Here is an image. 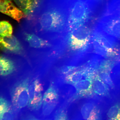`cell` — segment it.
Masks as SVG:
<instances>
[{"instance_id":"6da1fadb","label":"cell","mask_w":120,"mask_h":120,"mask_svg":"<svg viewBox=\"0 0 120 120\" xmlns=\"http://www.w3.org/2000/svg\"><path fill=\"white\" fill-rule=\"evenodd\" d=\"M36 8L25 19L36 33L49 40L67 31V7L62 0H38Z\"/></svg>"},{"instance_id":"7a4b0ae2","label":"cell","mask_w":120,"mask_h":120,"mask_svg":"<svg viewBox=\"0 0 120 120\" xmlns=\"http://www.w3.org/2000/svg\"><path fill=\"white\" fill-rule=\"evenodd\" d=\"M95 0H70L67 3V31L86 24L97 7Z\"/></svg>"},{"instance_id":"3957f363","label":"cell","mask_w":120,"mask_h":120,"mask_svg":"<svg viewBox=\"0 0 120 120\" xmlns=\"http://www.w3.org/2000/svg\"><path fill=\"white\" fill-rule=\"evenodd\" d=\"M91 44L94 52L98 56L120 61V45L114 38L95 29L92 33Z\"/></svg>"},{"instance_id":"277c9868","label":"cell","mask_w":120,"mask_h":120,"mask_svg":"<svg viewBox=\"0 0 120 120\" xmlns=\"http://www.w3.org/2000/svg\"><path fill=\"white\" fill-rule=\"evenodd\" d=\"M64 42L67 50L72 53H84L89 49L92 33L86 24L67 31Z\"/></svg>"},{"instance_id":"5b68a950","label":"cell","mask_w":120,"mask_h":120,"mask_svg":"<svg viewBox=\"0 0 120 120\" xmlns=\"http://www.w3.org/2000/svg\"><path fill=\"white\" fill-rule=\"evenodd\" d=\"M95 29L120 41V13H104Z\"/></svg>"},{"instance_id":"8992f818","label":"cell","mask_w":120,"mask_h":120,"mask_svg":"<svg viewBox=\"0 0 120 120\" xmlns=\"http://www.w3.org/2000/svg\"><path fill=\"white\" fill-rule=\"evenodd\" d=\"M29 83V79H25L17 82L11 88L10 91L11 102L16 110H20L28 105Z\"/></svg>"},{"instance_id":"52a82bcc","label":"cell","mask_w":120,"mask_h":120,"mask_svg":"<svg viewBox=\"0 0 120 120\" xmlns=\"http://www.w3.org/2000/svg\"><path fill=\"white\" fill-rule=\"evenodd\" d=\"M43 89L41 84L38 79H35L29 85L28 106L30 110L37 111L41 107L43 102Z\"/></svg>"},{"instance_id":"ba28073f","label":"cell","mask_w":120,"mask_h":120,"mask_svg":"<svg viewBox=\"0 0 120 120\" xmlns=\"http://www.w3.org/2000/svg\"><path fill=\"white\" fill-rule=\"evenodd\" d=\"M0 50L4 53L25 55L21 43L14 36H3L0 35Z\"/></svg>"},{"instance_id":"9c48e42d","label":"cell","mask_w":120,"mask_h":120,"mask_svg":"<svg viewBox=\"0 0 120 120\" xmlns=\"http://www.w3.org/2000/svg\"><path fill=\"white\" fill-rule=\"evenodd\" d=\"M58 95L56 89L51 85L46 90L43 95L42 111L44 116H49L56 107Z\"/></svg>"},{"instance_id":"30bf717a","label":"cell","mask_w":120,"mask_h":120,"mask_svg":"<svg viewBox=\"0 0 120 120\" xmlns=\"http://www.w3.org/2000/svg\"><path fill=\"white\" fill-rule=\"evenodd\" d=\"M92 88L94 93L105 98L107 103L116 97L110 87L100 78L97 70L93 79Z\"/></svg>"},{"instance_id":"8fae6325","label":"cell","mask_w":120,"mask_h":120,"mask_svg":"<svg viewBox=\"0 0 120 120\" xmlns=\"http://www.w3.org/2000/svg\"><path fill=\"white\" fill-rule=\"evenodd\" d=\"M0 12L19 22L26 17L21 10L16 7L10 0H0Z\"/></svg>"},{"instance_id":"7c38bea8","label":"cell","mask_w":120,"mask_h":120,"mask_svg":"<svg viewBox=\"0 0 120 120\" xmlns=\"http://www.w3.org/2000/svg\"><path fill=\"white\" fill-rule=\"evenodd\" d=\"M94 75L85 77V79L73 85L76 90V98L89 97L92 95L93 80Z\"/></svg>"},{"instance_id":"4fadbf2b","label":"cell","mask_w":120,"mask_h":120,"mask_svg":"<svg viewBox=\"0 0 120 120\" xmlns=\"http://www.w3.org/2000/svg\"><path fill=\"white\" fill-rule=\"evenodd\" d=\"M81 112L82 117L85 120H100L103 118L100 108L94 103H85L82 106Z\"/></svg>"},{"instance_id":"5bb4252c","label":"cell","mask_w":120,"mask_h":120,"mask_svg":"<svg viewBox=\"0 0 120 120\" xmlns=\"http://www.w3.org/2000/svg\"><path fill=\"white\" fill-rule=\"evenodd\" d=\"M11 53H4L0 55V76H6L13 72L15 67L14 60Z\"/></svg>"},{"instance_id":"9a60e30c","label":"cell","mask_w":120,"mask_h":120,"mask_svg":"<svg viewBox=\"0 0 120 120\" xmlns=\"http://www.w3.org/2000/svg\"><path fill=\"white\" fill-rule=\"evenodd\" d=\"M107 103L105 113L106 119L120 120V97H115Z\"/></svg>"},{"instance_id":"2e32d148","label":"cell","mask_w":120,"mask_h":120,"mask_svg":"<svg viewBox=\"0 0 120 120\" xmlns=\"http://www.w3.org/2000/svg\"><path fill=\"white\" fill-rule=\"evenodd\" d=\"M14 118L11 103L6 99L0 96V120H13Z\"/></svg>"},{"instance_id":"e0dca14e","label":"cell","mask_w":120,"mask_h":120,"mask_svg":"<svg viewBox=\"0 0 120 120\" xmlns=\"http://www.w3.org/2000/svg\"><path fill=\"white\" fill-rule=\"evenodd\" d=\"M93 70L86 68L74 71L67 75L65 82L67 84L74 85L81 80L82 78L87 76Z\"/></svg>"},{"instance_id":"ac0fdd59","label":"cell","mask_w":120,"mask_h":120,"mask_svg":"<svg viewBox=\"0 0 120 120\" xmlns=\"http://www.w3.org/2000/svg\"><path fill=\"white\" fill-rule=\"evenodd\" d=\"M14 1L26 16L33 12L38 5L37 0H14Z\"/></svg>"},{"instance_id":"d6986e66","label":"cell","mask_w":120,"mask_h":120,"mask_svg":"<svg viewBox=\"0 0 120 120\" xmlns=\"http://www.w3.org/2000/svg\"><path fill=\"white\" fill-rule=\"evenodd\" d=\"M112 77L117 95L120 97V60L116 64L112 72Z\"/></svg>"},{"instance_id":"ffe728a7","label":"cell","mask_w":120,"mask_h":120,"mask_svg":"<svg viewBox=\"0 0 120 120\" xmlns=\"http://www.w3.org/2000/svg\"><path fill=\"white\" fill-rule=\"evenodd\" d=\"M13 28L10 23L6 21L0 22V35L3 36L11 35Z\"/></svg>"},{"instance_id":"44dd1931","label":"cell","mask_w":120,"mask_h":120,"mask_svg":"<svg viewBox=\"0 0 120 120\" xmlns=\"http://www.w3.org/2000/svg\"><path fill=\"white\" fill-rule=\"evenodd\" d=\"M79 67L72 66H64L58 69V71L62 74L68 75L77 70Z\"/></svg>"},{"instance_id":"7402d4cb","label":"cell","mask_w":120,"mask_h":120,"mask_svg":"<svg viewBox=\"0 0 120 120\" xmlns=\"http://www.w3.org/2000/svg\"><path fill=\"white\" fill-rule=\"evenodd\" d=\"M68 116L67 113L63 110H61L57 112L54 116L55 120H68Z\"/></svg>"},{"instance_id":"603a6c76","label":"cell","mask_w":120,"mask_h":120,"mask_svg":"<svg viewBox=\"0 0 120 120\" xmlns=\"http://www.w3.org/2000/svg\"><path fill=\"white\" fill-rule=\"evenodd\" d=\"M64 2H65L67 4L68 2L70 0H63Z\"/></svg>"},{"instance_id":"cb8c5ba5","label":"cell","mask_w":120,"mask_h":120,"mask_svg":"<svg viewBox=\"0 0 120 120\" xmlns=\"http://www.w3.org/2000/svg\"><path fill=\"white\" fill-rule=\"evenodd\" d=\"M96 1H98V0H95Z\"/></svg>"}]
</instances>
